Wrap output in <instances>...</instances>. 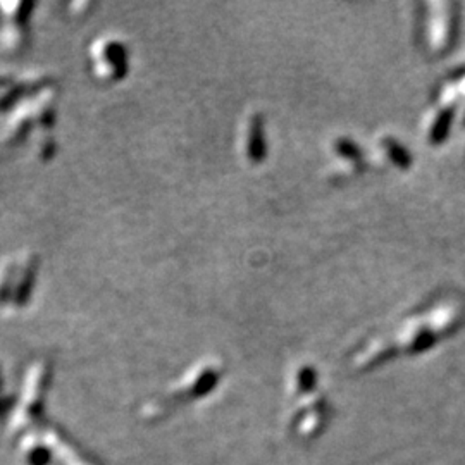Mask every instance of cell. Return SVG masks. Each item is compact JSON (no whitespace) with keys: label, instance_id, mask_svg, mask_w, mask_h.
Returning <instances> with one entry per match:
<instances>
[{"label":"cell","instance_id":"cell-4","mask_svg":"<svg viewBox=\"0 0 465 465\" xmlns=\"http://www.w3.org/2000/svg\"><path fill=\"white\" fill-rule=\"evenodd\" d=\"M429 12L426 17V44L431 52H443L452 41L453 21L452 6L450 3H428Z\"/></svg>","mask_w":465,"mask_h":465},{"label":"cell","instance_id":"cell-3","mask_svg":"<svg viewBox=\"0 0 465 465\" xmlns=\"http://www.w3.org/2000/svg\"><path fill=\"white\" fill-rule=\"evenodd\" d=\"M238 153L243 162L250 166H257L265 159V124L264 116L258 111H250L241 117L238 126Z\"/></svg>","mask_w":465,"mask_h":465},{"label":"cell","instance_id":"cell-5","mask_svg":"<svg viewBox=\"0 0 465 465\" xmlns=\"http://www.w3.org/2000/svg\"><path fill=\"white\" fill-rule=\"evenodd\" d=\"M370 162L377 169L405 171L410 167V152L407 146L391 135H377L370 146Z\"/></svg>","mask_w":465,"mask_h":465},{"label":"cell","instance_id":"cell-1","mask_svg":"<svg viewBox=\"0 0 465 465\" xmlns=\"http://www.w3.org/2000/svg\"><path fill=\"white\" fill-rule=\"evenodd\" d=\"M328 166L324 174L334 183L350 181L366 169V155L353 138L336 135L328 142Z\"/></svg>","mask_w":465,"mask_h":465},{"label":"cell","instance_id":"cell-2","mask_svg":"<svg viewBox=\"0 0 465 465\" xmlns=\"http://www.w3.org/2000/svg\"><path fill=\"white\" fill-rule=\"evenodd\" d=\"M92 73L104 83L119 82L126 76L129 68L128 48L116 37H100L90 48Z\"/></svg>","mask_w":465,"mask_h":465}]
</instances>
